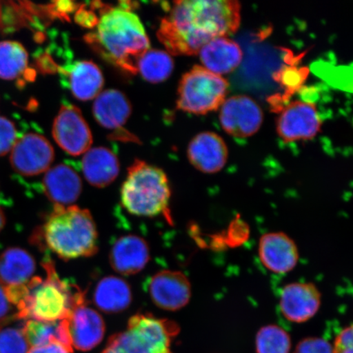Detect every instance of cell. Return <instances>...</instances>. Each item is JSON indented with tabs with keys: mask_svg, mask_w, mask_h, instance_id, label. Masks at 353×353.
I'll list each match as a JSON object with an SVG mask.
<instances>
[{
	"mask_svg": "<svg viewBox=\"0 0 353 353\" xmlns=\"http://www.w3.org/2000/svg\"><path fill=\"white\" fill-rule=\"evenodd\" d=\"M294 353H333V348L323 339L307 338L298 344Z\"/></svg>",
	"mask_w": 353,
	"mask_h": 353,
	"instance_id": "cell-31",
	"label": "cell"
},
{
	"mask_svg": "<svg viewBox=\"0 0 353 353\" xmlns=\"http://www.w3.org/2000/svg\"><path fill=\"white\" fill-rule=\"evenodd\" d=\"M82 170L88 183L96 188H103L117 178L120 173V163L110 150L95 148L85 153Z\"/></svg>",
	"mask_w": 353,
	"mask_h": 353,
	"instance_id": "cell-21",
	"label": "cell"
},
{
	"mask_svg": "<svg viewBox=\"0 0 353 353\" xmlns=\"http://www.w3.org/2000/svg\"><path fill=\"white\" fill-rule=\"evenodd\" d=\"M321 127V120L315 105L301 101L287 105L276 121L277 134L286 143L315 138Z\"/></svg>",
	"mask_w": 353,
	"mask_h": 353,
	"instance_id": "cell-11",
	"label": "cell"
},
{
	"mask_svg": "<svg viewBox=\"0 0 353 353\" xmlns=\"http://www.w3.org/2000/svg\"><path fill=\"white\" fill-rule=\"evenodd\" d=\"M241 10L236 0L175 1L161 20L157 37L170 55H196L214 39L237 32Z\"/></svg>",
	"mask_w": 353,
	"mask_h": 353,
	"instance_id": "cell-1",
	"label": "cell"
},
{
	"mask_svg": "<svg viewBox=\"0 0 353 353\" xmlns=\"http://www.w3.org/2000/svg\"><path fill=\"white\" fill-rule=\"evenodd\" d=\"M55 142L64 152L77 157L90 149L92 132L81 110L72 105H63L52 125Z\"/></svg>",
	"mask_w": 353,
	"mask_h": 353,
	"instance_id": "cell-8",
	"label": "cell"
},
{
	"mask_svg": "<svg viewBox=\"0 0 353 353\" xmlns=\"http://www.w3.org/2000/svg\"><path fill=\"white\" fill-rule=\"evenodd\" d=\"M73 348H70L64 344L54 342L46 345L32 347L28 353H72Z\"/></svg>",
	"mask_w": 353,
	"mask_h": 353,
	"instance_id": "cell-33",
	"label": "cell"
},
{
	"mask_svg": "<svg viewBox=\"0 0 353 353\" xmlns=\"http://www.w3.org/2000/svg\"><path fill=\"white\" fill-rule=\"evenodd\" d=\"M132 112L131 103L121 91L105 90L97 97L92 114L100 125L108 130H120Z\"/></svg>",
	"mask_w": 353,
	"mask_h": 353,
	"instance_id": "cell-20",
	"label": "cell"
},
{
	"mask_svg": "<svg viewBox=\"0 0 353 353\" xmlns=\"http://www.w3.org/2000/svg\"><path fill=\"white\" fill-rule=\"evenodd\" d=\"M179 331L174 321L137 314L130 319L126 332L145 353H171L172 339Z\"/></svg>",
	"mask_w": 353,
	"mask_h": 353,
	"instance_id": "cell-10",
	"label": "cell"
},
{
	"mask_svg": "<svg viewBox=\"0 0 353 353\" xmlns=\"http://www.w3.org/2000/svg\"><path fill=\"white\" fill-rule=\"evenodd\" d=\"M290 347L289 334L278 325L264 326L256 336L257 353H289Z\"/></svg>",
	"mask_w": 353,
	"mask_h": 353,
	"instance_id": "cell-28",
	"label": "cell"
},
{
	"mask_svg": "<svg viewBox=\"0 0 353 353\" xmlns=\"http://www.w3.org/2000/svg\"><path fill=\"white\" fill-rule=\"evenodd\" d=\"M17 139H19L14 123L10 119L0 117V157L10 152Z\"/></svg>",
	"mask_w": 353,
	"mask_h": 353,
	"instance_id": "cell-30",
	"label": "cell"
},
{
	"mask_svg": "<svg viewBox=\"0 0 353 353\" xmlns=\"http://www.w3.org/2000/svg\"><path fill=\"white\" fill-rule=\"evenodd\" d=\"M92 300L97 307L105 313L121 312L132 303L130 285L122 278L105 276L97 285Z\"/></svg>",
	"mask_w": 353,
	"mask_h": 353,
	"instance_id": "cell-24",
	"label": "cell"
},
{
	"mask_svg": "<svg viewBox=\"0 0 353 353\" xmlns=\"http://www.w3.org/2000/svg\"><path fill=\"white\" fill-rule=\"evenodd\" d=\"M37 269L33 256L24 249L12 247L0 254V284L4 287L25 284Z\"/></svg>",
	"mask_w": 353,
	"mask_h": 353,
	"instance_id": "cell-22",
	"label": "cell"
},
{
	"mask_svg": "<svg viewBox=\"0 0 353 353\" xmlns=\"http://www.w3.org/2000/svg\"><path fill=\"white\" fill-rule=\"evenodd\" d=\"M43 241L59 258L70 260L94 256L99 251V233L90 211L77 205H54L33 241Z\"/></svg>",
	"mask_w": 353,
	"mask_h": 353,
	"instance_id": "cell-3",
	"label": "cell"
},
{
	"mask_svg": "<svg viewBox=\"0 0 353 353\" xmlns=\"http://www.w3.org/2000/svg\"><path fill=\"white\" fill-rule=\"evenodd\" d=\"M46 278L33 276L25 284L4 287L8 301L20 321L54 322L68 319L79 304L85 303L79 287L61 280L51 260L42 263Z\"/></svg>",
	"mask_w": 353,
	"mask_h": 353,
	"instance_id": "cell-2",
	"label": "cell"
},
{
	"mask_svg": "<svg viewBox=\"0 0 353 353\" xmlns=\"http://www.w3.org/2000/svg\"><path fill=\"white\" fill-rule=\"evenodd\" d=\"M171 189L160 168L137 160L128 170L121 191L123 208L139 217H157L169 210Z\"/></svg>",
	"mask_w": 353,
	"mask_h": 353,
	"instance_id": "cell-5",
	"label": "cell"
},
{
	"mask_svg": "<svg viewBox=\"0 0 353 353\" xmlns=\"http://www.w3.org/2000/svg\"><path fill=\"white\" fill-rule=\"evenodd\" d=\"M103 54L128 72H137L140 57L150 50L143 22L126 7L112 8L101 14L96 34L90 37Z\"/></svg>",
	"mask_w": 353,
	"mask_h": 353,
	"instance_id": "cell-4",
	"label": "cell"
},
{
	"mask_svg": "<svg viewBox=\"0 0 353 353\" xmlns=\"http://www.w3.org/2000/svg\"><path fill=\"white\" fill-rule=\"evenodd\" d=\"M54 160V151L43 136L30 132L17 139L12 149L10 163L12 169L22 176H32L50 169Z\"/></svg>",
	"mask_w": 353,
	"mask_h": 353,
	"instance_id": "cell-9",
	"label": "cell"
},
{
	"mask_svg": "<svg viewBox=\"0 0 353 353\" xmlns=\"http://www.w3.org/2000/svg\"><path fill=\"white\" fill-rule=\"evenodd\" d=\"M188 157L197 170L216 174L226 165L228 149L221 136L213 132H203L190 143Z\"/></svg>",
	"mask_w": 353,
	"mask_h": 353,
	"instance_id": "cell-16",
	"label": "cell"
},
{
	"mask_svg": "<svg viewBox=\"0 0 353 353\" xmlns=\"http://www.w3.org/2000/svg\"><path fill=\"white\" fill-rule=\"evenodd\" d=\"M23 332L29 345L38 347L59 342L73 348L66 319L54 322L24 321Z\"/></svg>",
	"mask_w": 353,
	"mask_h": 353,
	"instance_id": "cell-25",
	"label": "cell"
},
{
	"mask_svg": "<svg viewBox=\"0 0 353 353\" xmlns=\"http://www.w3.org/2000/svg\"><path fill=\"white\" fill-rule=\"evenodd\" d=\"M198 54L202 66L221 77L235 70L243 59L239 44L229 37L214 39L203 47Z\"/></svg>",
	"mask_w": 353,
	"mask_h": 353,
	"instance_id": "cell-19",
	"label": "cell"
},
{
	"mask_svg": "<svg viewBox=\"0 0 353 353\" xmlns=\"http://www.w3.org/2000/svg\"><path fill=\"white\" fill-rule=\"evenodd\" d=\"M352 341V327L350 325L342 330L341 332L335 339L333 353H341L352 350L353 347Z\"/></svg>",
	"mask_w": 353,
	"mask_h": 353,
	"instance_id": "cell-32",
	"label": "cell"
},
{
	"mask_svg": "<svg viewBox=\"0 0 353 353\" xmlns=\"http://www.w3.org/2000/svg\"><path fill=\"white\" fill-rule=\"evenodd\" d=\"M174 68V60L165 51L152 50L145 52L137 63V72L150 83L166 81Z\"/></svg>",
	"mask_w": 353,
	"mask_h": 353,
	"instance_id": "cell-26",
	"label": "cell"
},
{
	"mask_svg": "<svg viewBox=\"0 0 353 353\" xmlns=\"http://www.w3.org/2000/svg\"><path fill=\"white\" fill-rule=\"evenodd\" d=\"M68 83L74 98L81 101L98 97L104 85V77L99 66L90 61L74 63L68 72Z\"/></svg>",
	"mask_w": 353,
	"mask_h": 353,
	"instance_id": "cell-23",
	"label": "cell"
},
{
	"mask_svg": "<svg viewBox=\"0 0 353 353\" xmlns=\"http://www.w3.org/2000/svg\"><path fill=\"white\" fill-rule=\"evenodd\" d=\"M150 260V248L143 238L135 235L123 236L110 248V266L123 276L137 274L144 269Z\"/></svg>",
	"mask_w": 353,
	"mask_h": 353,
	"instance_id": "cell-17",
	"label": "cell"
},
{
	"mask_svg": "<svg viewBox=\"0 0 353 353\" xmlns=\"http://www.w3.org/2000/svg\"><path fill=\"white\" fill-rule=\"evenodd\" d=\"M321 294L316 286L307 282H294L284 287L280 296V309L286 320L303 323L319 312Z\"/></svg>",
	"mask_w": 353,
	"mask_h": 353,
	"instance_id": "cell-13",
	"label": "cell"
},
{
	"mask_svg": "<svg viewBox=\"0 0 353 353\" xmlns=\"http://www.w3.org/2000/svg\"><path fill=\"white\" fill-rule=\"evenodd\" d=\"M101 353H130L121 341L119 334L110 337L105 350Z\"/></svg>",
	"mask_w": 353,
	"mask_h": 353,
	"instance_id": "cell-35",
	"label": "cell"
},
{
	"mask_svg": "<svg viewBox=\"0 0 353 353\" xmlns=\"http://www.w3.org/2000/svg\"><path fill=\"white\" fill-rule=\"evenodd\" d=\"M148 290L152 302L166 311H179L192 297V285L182 272H159L148 281Z\"/></svg>",
	"mask_w": 353,
	"mask_h": 353,
	"instance_id": "cell-12",
	"label": "cell"
},
{
	"mask_svg": "<svg viewBox=\"0 0 353 353\" xmlns=\"http://www.w3.org/2000/svg\"><path fill=\"white\" fill-rule=\"evenodd\" d=\"M259 256L263 266L276 274L292 271L299 259L296 243L281 232L264 234L260 238Z\"/></svg>",
	"mask_w": 353,
	"mask_h": 353,
	"instance_id": "cell-15",
	"label": "cell"
},
{
	"mask_svg": "<svg viewBox=\"0 0 353 353\" xmlns=\"http://www.w3.org/2000/svg\"><path fill=\"white\" fill-rule=\"evenodd\" d=\"M28 68V54L19 42H0V79L14 81Z\"/></svg>",
	"mask_w": 353,
	"mask_h": 353,
	"instance_id": "cell-27",
	"label": "cell"
},
{
	"mask_svg": "<svg viewBox=\"0 0 353 353\" xmlns=\"http://www.w3.org/2000/svg\"><path fill=\"white\" fill-rule=\"evenodd\" d=\"M46 196L54 205L70 206L82 192V181L72 168L64 164L50 168L43 180Z\"/></svg>",
	"mask_w": 353,
	"mask_h": 353,
	"instance_id": "cell-18",
	"label": "cell"
},
{
	"mask_svg": "<svg viewBox=\"0 0 353 353\" xmlns=\"http://www.w3.org/2000/svg\"><path fill=\"white\" fill-rule=\"evenodd\" d=\"M229 83L202 65H194L181 79L176 108L183 112L206 114L218 110L226 100Z\"/></svg>",
	"mask_w": 353,
	"mask_h": 353,
	"instance_id": "cell-6",
	"label": "cell"
},
{
	"mask_svg": "<svg viewBox=\"0 0 353 353\" xmlns=\"http://www.w3.org/2000/svg\"><path fill=\"white\" fill-rule=\"evenodd\" d=\"M12 306L7 298L4 286L0 284V323L15 319L16 316H11Z\"/></svg>",
	"mask_w": 353,
	"mask_h": 353,
	"instance_id": "cell-34",
	"label": "cell"
},
{
	"mask_svg": "<svg viewBox=\"0 0 353 353\" xmlns=\"http://www.w3.org/2000/svg\"><path fill=\"white\" fill-rule=\"evenodd\" d=\"M66 321L72 347L90 351L103 341L105 330L103 319L85 303L74 307Z\"/></svg>",
	"mask_w": 353,
	"mask_h": 353,
	"instance_id": "cell-14",
	"label": "cell"
},
{
	"mask_svg": "<svg viewBox=\"0 0 353 353\" xmlns=\"http://www.w3.org/2000/svg\"><path fill=\"white\" fill-rule=\"evenodd\" d=\"M219 121L228 134L238 139L249 138L261 128L263 112L250 97L236 95L224 101Z\"/></svg>",
	"mask_w": 353,
	"mask_h": 353,
	"instance_id": "cell-7",
	"label": "cell"
},
{
	"mask_svg": "<svg viewBox=\"0 0 353 353\" xmlns=\"http://www.w3.org/2000/svg\"><path fill=\"white\" fill-rule=\"evenodd\" d=\"M12 319L0 323V353H28L29 343L23 332V323L13 326Z\"/></svg>",
	"mask_w": 353,
	"mask_h": 353,
	"instance_id": "cell-29",
	"label": "cell"
},
{
	"mask_svg": "<svg viewBox=\"0 0 353 353\" xmlns=\"http://www.w3.org/2000/svg\"><path fill=\"white\" fill-rule=\"evenodd\" d=\"M6 224V216L1 207H0V232H2Z\"/></svg>",
	"mask_w": 353,
	"mask_h": 353,
	"instance_id": "cell-36",
	"label": "cell"
},
{
	"mask_svg": "<svg viewBox=\"0 0 353 353\" xmlns=\"http://www.w3.org/2000/svg\"><path fill=\"white\" fill-rule=\"evenodd\" d=\"M172 353V352H171Z\"/></svg>",
	"mask_w": 353,
	"mask_h": 353,
	"instance_id": "cell-37",
	"label": "cell"
}]
</instances>
